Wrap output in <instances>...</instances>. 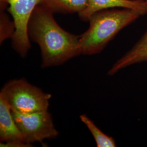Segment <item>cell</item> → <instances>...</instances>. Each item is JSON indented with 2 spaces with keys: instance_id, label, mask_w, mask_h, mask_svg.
<instances>
[{
  "instance_id": "cell-1",
  "label": "cell",
  "mask_w": 147,
  "mask_h": 147,
  "mask_svg": "<svg viewBox=\"0 0 147 147\" xmlns=\"http://www.w3.org/2000/svg\"><path fill=\"white\" fill-rule=\"evenodd\" d=\"M53 13L38 5L28 25L29 37L40 49L42 68L60 65L81 54L80 36L63 30L55 21Z\"/></svg>"
},
{
  "instance_id": "cell-2",
  "label": "cell",
  "mask_w": 147,
  "mask_h": 147,
  "mask_svg": "<svg viewBox=\"0 0 147 147\" xmlns=\"http://www.w3.org/2000/svg\"><path fill=\"white\" fill-rule=\"evenodd\" d=\"M143 15L141 11L128 8H113L95 13L89 19L88 30L80 36L81 54L100 53L121 30Z\"/></svg>"
},
{
  "instance_id": "cell-3",
  "label": "cell",
  "mask_w": 147,
  "mask_h": 147,
  "mask_svg": "<svg viewBox=\"0 0 147 147\" xmlns=\"http://www.w3.org/2000/svg\"><path fill=\"white\" fill-rule=\"evenodd\" d=\"M2 96L11 110L20 113L48 110L51 95L43 92L25 79L9 81L1 89Z\"/></svg>"
},
{
  "instance_id": "cell-4",
  "label": "cell",
  "mask_w": 147,
  "mask_h": 147,
  "mask_svg": "<svg viewBox=\"0 0 147 147\" xmlns=\"http://www.w3.org/2000/svg\"><path fill=\"white\" fill-rule=\"evenodd\" d=\"M12 113L22 139L27 144L42 143L45 140L56 138L59 135L48 110L31 113L12 111Z\"/></svg>"
},
{
  "instance_id": "cell-5",
  "label": "cell",
  "mask_w": 147,
  "mask_h": 147,
  "mask_svg": "<svg viewBox=\"0 0 147 147\" xmlns=\"http://www.w3.org/2000/svg\"><path fill=\"white\" fill-rule=\"evenodd\" d=\"M41 0H8L9 11L15 25L11 38L12 46L22 57H25L31 48L28 25L32 14Z\"/></svg>"
},
{
  "instance_id": "cell-6",
  "label": "cell",
  "mask_w": 147,
  "mask_h": 147,
  "mask_svg": "<svg viewBox=\"0 0 147 147\" xmlns=\"http://www.w3.org/2000/svg\"><path fill=\"white\" fill-rule=\"evenodd\" d=\"M115 8L131 9L146 14L144 0H88L86 7L79 13V16L83 20L89 21L95 13Z\"/></svg>"
},
{
  "instance_id": "cell-7",
  "label": "cell",
  "mask_w": 147,
  "mask_h": 147,
  "mask_svg": "<svg viewBox=\"0 0 147 147\" xmlns=\"http://www.w3.org/2000/svg\"><path fill=\"white\" fill-rule=\"evenodd\" d=\"M0 141L4 143L24 142L21 132L14 118L12 111L5 99L1 95Z\"/></svg>"
},
{
  "instance_id": "cell-8",
  "label": "cell",
  "mask_w": 147,
  "mask_h": 147,
  "mask_svg": "<svg viewBox=\"0 0 147 147\" xmlns=\"http://www.w3.org/2000/svg\"><path fill=\"white\" fill-rule=\"evenodd\" d=\"M147 62V30L131 49L112 65L107 75L112 76L123 69Z\"/></svg>"
},
{
  "instance_id": "cell-9",
  "label": "cell",
  "mask_w": 147,
  "mask_h": 147,
  "mask_svg": "<svg viewBox=\"0 0 147 147\" xmlns=\"http://www.w3.org/2000/svg\"><path fill=\"white\" fill-rule=\"evenodd\" d=\"M88 0H41L39 5L47 7L53 13H80L87 5Z\"/></svg>"
},
{
  "instance_id": "cell-10",
  "label": "cell",
  "mask_w": 147,
  "mask_h": 147,
  "mask_svg": "<svg viewBox=\"0 0 147 147\" xmlns=\"http://www.w3.org/2000/svg\"><path fill=\"white\" fill-rule=\"evenodd\" d=\"M80 118L94 137L97 147H115L117 146L114 138L106 135L100 130V129L88 116L84 114L81 115Z\"/></svg>"
},
{
  "instance_id": "cell-11",
  "label": "cell",
  "mask_w": 147,
  "mask_h": 147,
  "mask_svg": "<svg viewBox=\"0 0 147 147\" xmlns=\"http://www.w3.org/2000/svg\"><path fill=\"white\" fill-rule=\"evenodd\" d=\"M15 31V25L14 22L10 21L9 18L5 13L4 11H1L0 20V42H3L5 39L11 38Z\"/></svg>"
},
{
  "instance_id": "cell-12",
  "label": "cell",
  "mask_w": 147,
  "mask_h": 147,
  "mask_svg": "<svg viewBox=\"0 0 147 147\" xmlns=\"http://www.w3.org/2000/svg\"><path fill=\"white\" fill-rule=\"evenodd\" d=\"M145 2V6H146V13L147 14V0H144Z\"/></svg>"
}]
</instances>
